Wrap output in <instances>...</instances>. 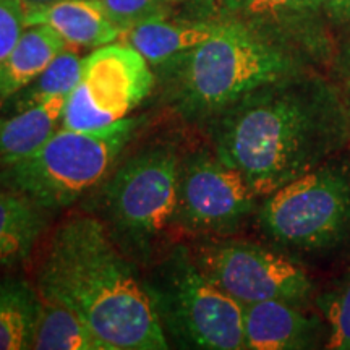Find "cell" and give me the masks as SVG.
<instances>
[{"instance_id":"cell-1","label":"cell","mask_w":350,"mask_h":350,"mask_svg":"<svg viewBox=\"0 0 350 350\" xmlns=\"http://www.w3.org/2000/svg\"><path fill=\"white\" fill-rule=\"evenodd\" d=\"M206 130L213 151L265 198L340 156L350 112L340 86L304 72L243 96Z\"/></svg>"},{"instance_id":"cell-2","label":"cell","mask_w":350,"mask_h":350,"mask_svg":"<svg viewBox=\"0 0 350 350\" xmlns=\"http://www.w3.org/2000/svg\"><path fill=\"white\" fill-rule=\"evenodd\" d=\"M135 262L96 216L68 217L54 230L36 287L73 310L107 350H163L165 338Z\"/></svg>"},{"instance_id":"cell-3","label":"cell","mask_w":350,"mask_h":350,"mask_svg":"<svg viewBox=\"0 0 350 350\" xmlns=\"http://www.w3.org/2000/svg\"><path fill=\"white\" fill-rule=\"evenodd\" d=\"M154 70L169 107L188 124L206 126L258 88L308 72V60L268 34L222 16L206 41Z\"/></svg>"},{"instance_id":"cell-4","label":"cell","mask_w":350,"mask_h":350,"mask_svg":"<svg viewBox=\"0 0 350 350\" xmlns=\"http://www.w3.org/2000/svg\"><path fill=\"white\" fill-rule=\"evenodd\" d=\"M180 161L177 144H150L117 163L91 191L90 209L135 265L154 261L174 227Z\"/></svg>"},{"instance_id":"cell-5","label":"cell","mask_w":350,"mask_h":350,"mask_svg":"<svg viewBox=\"0 0 350 350\" xmlns=\"http://www.w3.org/2000/svg\"><path fill=\"white\" fill-rule=\"evenodd\" d=\"M144 117L94 131L59 129L38 150L0 165V187L46 211H60L91 193L119 163Z\"/></svg>"},{"instance_id":"cell-6","label":"cell","mask_w":350,"mask_h":350,"mask_svg":"<svg viewBox=\"0 0 350 350\" xmlns=\"http://www.w3.org/2000/svg\"><path fill=\"white\" fill-rule=\"evenodd\" d=\"M169 344L178 349L242 350L243 305L201 271L193 252L174 245L143 278Z\"/></svg>"},{"instance_id":"cell-7","label":"cell","mask_w":350,"mask_h":350,"mask_svg":"<svg viewBox=\"0 0 350 350\" xmlns=\"http://www.w3.org/2000/svg\"><path fill=\"white\" fill-rule=\"evenodd\" d=\"M262 234L305 255L350 247V164L334 157L265 196L258 209Z\"/></svg>"},{"instance_id":"cell-8","label":"cell","mask_w":350,"mask_h":350,"mask_svg":"<svg viewBox=\"0 0 350 350\" xmlns=\"http://www.w3.org/2000/svg\"><path fill=\"white\" fill-rule=\"evenodd\" d=\"M156 73L129 44H106L81 60V75L68 94L62 126L75 131L106 129L130 117L151 94Z\"/></svg>"},{"instance_id":"cell-9","label":"cell","mask_w":350,"mask_h":350,"mask_svg":"<svg viewBox=\"0 0 350 350\" xmlns=\"http://www.w3.org/2000/svg\"><path fill=\"white\" fill-rule=\"evenodd\" d=\"M260 200L237 169L214 151L182 154L174 227L198 235H227L239 229Z\"/></svg>"},{"instance_id":"cell-10","label":"cell","mask_w":350,"mask_h":350,"mask_svg":"<svg viewBox=\"0 0 350 350\" xmlns=\"http://www.w3.org/2000/svg\"><path fill=\"white\" fill-rule=\"evenodd\" d=\"M193 256L201 271L243 306L266 300L300 306L314 292L312 278L294 258L261 245L204 243Z\"/></svg>"},{"instance_id":"cell-11","label":"cell","mask_w":350,"mask_h":350,"mask_svg":"<svg viewBox=\"0 0 350 350\" xmlns=\"http://www.w3.org/2000/svg\"><path fill=\"white\" fill-rule=\"evenodd\" d=\"M226 18L242 21L291 47L306 60L329 54L321 0H219Z\"/></svg>"},{"instance_id":"cell-12","label":"cell","mask_w":350,"mask_h":350,"mask_svg":"<svg viewBox=\"0 0 350 350\" xmlns=\"http://www.w3.org/2000/svg\"><path fill=\"white\" fill-rule=\"evenodd\" d=\"M243 336L247 350H304L329 339V327L299 305L266 300L243 306Z\"/></svg>"},{"instance_id":"cell-13","label":"cell","mask_w":350,"mask_h":350,"mask_svg":"<svg viewBox=\"0 0 350 350\" xmlns=\"http://www.w3.org/2000/svg\"><path fill=\"white\" fill-rule=\"evenodd\" d=\"M33 25L49 26L67 44L94 49L122 36V29L109 18L100 0H59L26 7V26Z\"/></svg>"},{"instance_id":"cell-14","label":"cell","mask_w":350,"mask_h":350,"mask_svg":"<svg viewBox=\"0 0 350 350\" xmlns=\"http://www.w3.org/2000/svg\"><path fill=\"white\" fill-rule=\"evenodd\" d=\"M67 46L49 26H26L16 46L0 62V104L41 75Z\"/></svg>"},{"instance_id":"cell-15","label":"cell","mask_w":350,"mask_h":350,"mask_svg":"<svg viewBox=\"0 0 350 350\" xmlns=\"http://www.w3.org/2000/svg\"><path fill=\"white\" fill-rule=\"evenodd\" d=\"M216 20H150L130 28L126 44L137 49L152 68L193 49L211 36Z\"/></svg>"},{"instance_id":"cell-16","label":"cell","mask_w":350,"mask_h":350,"mask_svg":"<svg viewBox=\"0 0 350 350\" xmlns=\"http://www.w3.org/2000/svg\"><path fill=\"white\" fill-rule=\"evenodd\" d=\"M67 96H57L26 111L0 116V165L23 157L62 129Z\"/></svg>"},{"instance_id":"cell-17","label":"cell","mask_w":350,"mask_h":350,"mask_svg":"<svg viewBox=\"0 0 350 350\" xmlns=\"http://www.w3.org/2000/svg\"><path fill=\"white\" fill-rule=\"evenodd\" d=\"M47 213L26 196L0 187V265L31 255L49 222Z\"/></svg>"},{"instance_id":"cell-18","label":"cell","mask_w":350,"mask_h":350,"mask_svg":"<svg viewBox=\"0 0 350 350\" xmlns=\"http://www.w3.org/2000/svg\"><path fill=\"white\" fill-rule=\"evenodd\" d=\"M41 295L23 278L0 279V350L31 349Z\"/></svg>"},{"instance_id":"cell-19","label":"cell","mask_w":350,"mask_h":350,"mask_svg":"<svg viewBox=\"0 0 350 350\" xmlns=\"http://www.w3.org/2000/svg\"><path fill=\"white\" fill-rule=\"evenodd\" d=\"M31 349L107 350L106 344L73 310L57 301L42 299V297Z\"/></svg>"},{"instance_id":"cell-20","label":"cell","mask_w":350,"mask_h":350,"mask_svg":"<svg viewBox=\"0 0 350 350\" xmlns=\"http://www.w3.org/2000/svg\"><path fill=\"white\" fill-rule=\"evenodd\" d=\"M81 60V57L73 51L60 52L41 75L0 104V116L36 107L57 96L68 98L80 80Z\"/></svg>"},{"instance_id":"cell-21","label":"cell","mask_w":350,"mask_h":350,"mask_svg":"<svg viewBox=\"0 0 350 350\" xmlns=\"http://www.w3.org/2000/svg\"><path fill=\"white\" fill-rule=\"evenodd\" d=\"M331 349H350V274L331 294L321 299Z\"/></svg>"},{"instance_id":"cell-22","label":"cell","mask_w":350,"mask_h":350,"mask_svg":"<svg viewBox=\"0 0 350 350\" xmlns=\"http://www.w3.org/2000/svg\"><path fill=\"white\" fill-rule=\"evenodd\" d=\"M100 3L122 34L144 21L165 18L170 5L167 0H100Z\"/></svg>"},{"instance_id":"cell-23","label":"cell","mask_w":350,"mask_h":350,"mask_svg":"<svg viewBox=\"0 0 350 350\" xmlns=\"http://www.w3.org/2000/svg\"><path fill=\"white\" fill-rule=\"evenodd\" d=\"M25 29V3L21 0H0V62L10 54Z\"/></svg>"},{"instance_id":"cell-24","label":"cell","mask_w":350,"mask_h":350,"mask_svg":"<svg viewBox=\"0 0 350 350\" xmlns=\"http://www.w3.org/2000/svg\"><path fill=\"white\" fill-rule=\"evenodd\" d=\"M329 23L350 26V0H321Z\"/></svg>"},{"instance_id":"cell-25","label":"cell","mask_w":350,"mask_h":350,"mask_svg":"<svg viewBox=\"0 0 350 350\" xmlns=\"http://www.w3.org/2000/svg\"><path fill=\"white\" fill-rule=\"evenodd\" d=\"M340 75H342V90L344 99L347 103L349 112H350V46L347 47V51L344 52L342 55V64H340Z\"/></svg>"},{"instance_id":"cell-26","label":"cell","mask_w":350,"mask_h":350,"mask_svg":"<svg viewBox=\"0 0 350 350\" xmlns=\"http://www.w3.org/2000/svg\"><path fill=\"white\" fill-rule=\"evenodd\" d=\"M26 7H31V5H46V3H54L59 2V0H21Z\"/></svg>"},{"instance_id":"cell-27","label":"cell","mask_w":350,"mask_h":350,"mask_svg":"<svg viewBox=\"0 0 350 350\" xmlns=\"http://www.w3.org/2000/svg\"><path fill=\"white\" fill-rule=\"evenodd\" d=\"M169 3H177V2H180V0H167Z\"/></svg>"}]
</instances>
